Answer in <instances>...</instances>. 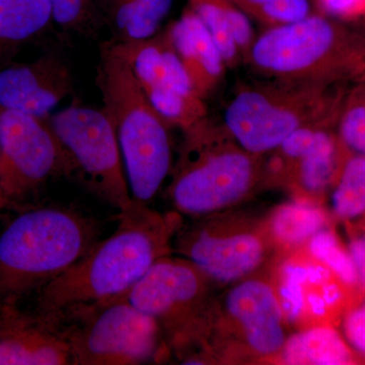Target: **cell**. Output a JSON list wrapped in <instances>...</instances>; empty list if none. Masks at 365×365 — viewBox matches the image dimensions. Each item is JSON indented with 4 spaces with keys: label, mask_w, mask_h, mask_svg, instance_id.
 Wrapping results in <instances>:
<instances>
[{
    "label": "cell",
    "mask_w": 365,
    "mask_h": 365,
    "mask_svg": "<svg viewBox=\"0 0 365 365\" xmlns=\"http://www.w3.org/2000/svg\"><path fill=\"white\" fill-rule=\"evenodd\" d=\"M181 227L178 213L160 215L133 200L119 211L116 230L109 237L96 242L78 263L41 288L40 318L51 321L121 297L158 259L170 254Z\"/></svg>",
    "instance_id": "obj_1"
},
{
    "label": "cell",
    "mask_w": 365,
    "mask_h": 365,
    "mask_svg": "<svg viewBox=\"0 0 365 365\" xmlns=\"http://www.w3.org/2000/svg\"><path fill=\"white\" fill-rule=\"evenodd\" d=\"M96 81L102 110L116 133L132 199L148 203L172 170L170 127L151 106L130 66L110 41L101 44Z\"/></svg>",
    "instance_id": "obj_2"
},
{
    "label": "cell",
    "mask_w": 365,
    "mask_h": 365,
    "mask_svg": "<svg viewBox=\"0 0 365 365\" xmlns=\"http://www.w3.org/2000/svg\"><path fill=\"white\" fill-rule=\"evenodd\" d=\"M96 223L71 209L25 211L0 235V307L66 273L96 244Z\"/></svg>",
    "instance_id": "obj_3"
},
{
    "label": "cell",
    "mask_w": 365,
    "mask_h": 365,
    "mask_svg": "<svg viewBox=\"0 0 365 365\" xmlns=\"http://www.w3.org/2000/svg\"><path fill=\"white\" fill-rule=\"evenodd\" d=\"M245 62L266 78L341 85L364 78L365 45L340 21L311 14L256 36Z\"/></svg>",
    "instance_id": "obj_4"
},
{
    "label": "cell",
    "mask_w": 365,
    "mask_h": 365,
    "mask_svg": "<svg viewBox=\"0 0 365 365\" xmlns=\"http://www.w3.org/2000/svg\"><path fill=\"white\" fill-rule=\"evenodd\" d=\"M168 188L182 215H216L249 195L263 174L259 155L245 150L222 122L208 116L187 130Z\"/></svg>",
    "instance_id": "obj_5"
},
{
    "label": "cell",
    "mask_w": 365,
    "mask_h": 365,
    "mask_svg": "<svg viewBox=\"0 0 365 365\" xmlns=\"http://www.w3.org/2000/svg\"><path fill=\"white\" fill-rule=\"evenodd\" d=\"M337 85L266 78L237 86L222 123L245 150L263 157L302 127L339 119Z\"/></svg>",
    "instance_id": "obj_6"
},
{
    "label": "cell",
    "mask_w": 365,
    "mask_h": 365,
    "mask_svg": "<svg viewBox=\"0 0 365 365\" xmlns=\"http://www.w3.org/2000/svg\"><path fill=\"white\" fill-rule=\"evenodd\" d=\"M71 319L61 330L73 364L136 365L155 357L162 327L122 297L67 312L50 323Z\"/></svg>",
    "instance_id": "obj_7"
},
{
    "label": "cell",
    "mask_w": 365,
    "mask_h": 365,
    "mask_svg": "<svg viewBox=\"0 0 365 365\" xmlns=\"http://www.w3.org/2000/svg\"><path fill=\"white\" fill-rule=\"evenodd\" d=\"M71 160V178L122 211L132 202L121 150L102 109L74 102L48 118Z\"/></svg>",
    "instance_id": "obj_8"
},
{
    "label": "cell",
    "mask_w": 365,
    "mask_h": 365,
    "mask_svg": "<svg viewBox=\"0 0 365 365\" xmlns=\"http://www.w3.org/2000/svg\"><path fill=\"white\" fill-rule=\"evenodd\" d=\"M209 281L192 262L168 255L119 297L155 319L176 347H186L195 341L207 318Z\"/></svg>",
    "instance_id": "obj_9"
},
{
    "label": "cell",
    "mask_w": 365,
    "mask_h": 365,
    "mask_svg": "<svg viewBox=\"0 0 365 365\" xmlns=\"http://www.w3.org/2000/svg\"><path fill=\"white\" fill-rule=\"evenodd\" d=\"M71 174L48 118L0 110V188L9 204L25 200L51 178Z\"/></svg>",
    "instance_id": "obj_10"
},
{
    "label": "cell",
    "mask_w": 365,
    "mask_h": 365,
    "mask_svg": "<svg viewBox=\"0 0 365 365\" xmlns=\"http://www.w3.org/2000/svg\"><path fill=\"white\" fill-rule=\"evenodd\" d=\"M109 41L126 60L144 95L170 127L185 131L208 116L205 100L192 85L167 28L145 40Z\"/></svg>",
    "instance_id": "obj_11"
},
{
    "label": "cell",
    "mask_w": 365,
    "mask_h": 365,
    "mask_svg": "<svg viewBox=\"0 0 365 365\" xmlns=\"http://www.w3.org/2000/svg\"><path fill=\"white\" fill-rule=\"evenodd\" d=\"M175 237V251L209 279L222 284L247 277L265 257V244L259 232L248 228L227 232V225L215 215L203 216L189 227L182 225Z\"/></svg>",
    "instance_id": "obj_12"
},
{
    "label": "cell",
    "mask_w": 365,
    "mask_h": 365,
    "mask_svg": "<svg viewBox=\"0 0 365 365\" xmlns=\"http://www.w3.org/2000/svg\"><path fill=\"white\" fill-rule=\"evenodd\" d=\"M337 120L302 127L273 150L262 177L285 182L309 195L325 191L339 173V135L332 131Z\"/></svg>",
    "instance_id": "obj_13"
},
{
    "label": "cell",
    "mask_w": 365,
    "mask_h": 365,
    "mask_svg": "<svg viewBox=\"0 0 365 365\" xmlns=\"http://www.w3.org/2000/svg\"><path fill=\"white\" fill-rule=\"evenodd\" d=\"M74 91L73 76L63 59L45 55L28 66L0 71V108L48 118Z\"/></svg>",
    "instance_id": "obj_14"
},
{
    "label": "cell",
    "mask_w": 365,
    "mask_h": 365,
    "mask_svg": "<svg viewBox=\"0 0 365 365\" xmlns=\"http://www.w3.org/2000/svg\"><path fill=\"white\" fill-rule=\"evenodd\" d=\"M225 313L241 329L245 342L260 356L277 354L284 346L282 307L279 297L260 279L239 281L228 292Z\"/></svg>",
    "instance_id": "obj_15"
},
{
    "label": "cell",
    "mask_w": 365,
    "mask_h": 365,
    "mask_svg": "<svg viewBox=\"0 0 365 365\" xmlns=\"http://www.w3.org/2000/svg\"><path fill=\"white\" fill-rule=\"evenodd\" d=\"M0 309V365L72 364L71 347L56 327L26 319L16 307Z\"/></svg>",
    "instance_id": "obj_16"
},
{
    "label": "cell",
    "mask_w": 365,
    "mask_h": 365,
    "mask_svg": "<svg viewBox=\"0 0 365 365\" xmlns=\"http://www.w3.org/2000/svg\"><path fill=\"white\" fill-rule=\"evenodd\" d=\"M167 30L196 93L205 100L222 83L227 71L217 45L202 21L188 6Z\"/></svg>",
    "instance_id": "obj_17"
},
{
    "label": "cell",
    "mask_w": 365,
    "mask_h": 365,
    "mask_svg": "<svg viewBox=\"0 0 365 365\" xmlns=\"http://www.w3.org/2000/svg\"><path fill=\"white\" fill-rule=\"evenodd\" d=\"M222 53L227 68L246 60L256 35L251 19L232 0H187Z\"/></svg>",
    "instance_id": "obj_18"
},
{
    "label": "cell",
    "mask_w": 365,
    "mask_h": 365,
    "mask_svg": "<svg viewBox=\"0 0 365 365\" xmlns=\"http://www.w3.org/2000/svg\"><path fill=\"white\" fill-rule=\"evenodd\" d=\"M173 0H105V26L114 42L148 39L160 32Z\"/></svg>",
    "instance_id": "obj_19"
},
{
    "label": "cell",
    "mask_w": 365,
    "mask_h": 365,
    "mask_svg": "<svg viewBox=\"0 0 365 365\" xmlns=\"http://www.w3.org/2000/svg\"><path fill=\"white\" fill-rule=\"evenodd\" d=\"M280 353L285 364L343 365L352 361L339 334L326 327L295 334L285 341Z\"/></svg>",
    "instance_id": "obj_20"
},
{
    "label": "cell",
    "mask_w": 365,
    "mask_h": 365,
    "mask_svg": "<svg viewBox=\"0 0 365 365\" xmlns=\"http://www.w3.org/2000/svg\"><path fill=\"white\" fill-rule=\"evenodd\" d=\"M52 23L51 0H0V44L33 39Z\"/></svg>",
    "instance_id": "obj_21"
},
{
    "label": "cell",
    "mask_w": 365,
    "mask_h": 365,
    "mask_svg": "<svg viewBox=\"0 0 365 365\" xmlns=\"http://www.w3.org/2000/svg\"><path fill=\"white\" fill-rule=\"evenodd\" d=\"M326 222L325 213L321 209L304 201H294L274 211L269 228L281 244L297 246L324 230Z\"/></svg>",
    "instance_id": "obj_22"
},
{
    "label": "cell",
    "mask_w": 365,
    "mask_h": 365,
    "mask_svg": "<svg viewBox=\"0 0 365 365\" xmlns=\"http://www.w3.org/2000/svg\"><path fill=\"white\" fill-rule=\"evenodd\" d=\"M52 21L63 33L97 37L105 26V0H51Z\"/></svg>",
    "instance_id": "obj_23"
},
{
    "label": "cell",
    "mask_w": 365,
    "mask_h": 365,
    "mask_svg": "<svg viewBox=\"0 0 365 365\" xmlns=\"http://www.w3.org/2000/svg\"><path fill=\"white\" fill-rule=\"evenodd\" d=\"M333 207L343 218L356 217L365 212V155L346 160L333 194Z\"/></svg>",
    "instance_id": "obj_24"
},
{
    "label": "cell",
    "mask_w": 365,
    "mask_h": 365,
    "mask_svg": "<svg viewBox=\"0 0 365 365\" xmlns=\"http://www.w3.org/2000/svg\"><path fill=\"white\" fill-rule=\"evenodd\" d=\"M337 125L346 148L365 155V76L346 93Z\"/></svg>",
    "instance_id": "obj_25"
},
{
    "label": "cell",
    "mask_w": 365,
    "mask_h": 365,
    "mask_svg": "<svg viewBox=\"0 0 365 365\" xmlns=\"http://www.w3.org/2000/svg\"><path fill=\"white\" fill-rule=\"evenodd\" d=\"M250 19L266 28L294 23L311 11L309 0H232Z\"/></svg>",
    "instance_id": "obj_26"
},
{
    "label": "cell",
    "mask_w": 365,
    "mask_h": 365,
    "mask_svg": "<svg viewBox=\"0 0 365 365\" xmlns=\"http://www.w3.org/2000/svg\"><path fill=\"white\" fill-rule=\"evenodd\" d=\"M309 251L316 260L321 262L346 283L357 281L356 270L349 254L341 248L335 235L330 230H319L309 241Z\"/></svg>",
    "instance_id": "obj_27"
},
{
    "label": "cell",
    "mask_w": 365,
    "mask_h": 365,
    "mask_svg": "<svg viewBox=\"0 0 365 365\" xmlns=\"http://www.w3.org/2000/svg\"><path fill=\"white\" fill-rule=\"evenodd\" d=\"M319 13L337 21L365 18V0H314Z\"/></svg>",
    "instance_id": "obj_28"
},
{
    "label": "cell",
    "mask_w": 365,
    "mask_h": 365,
    "mask_svg": "<svg viewBox=\"0 0 365 365\" xmlns=\"http://www.w3.org/2000/svg\"><path fill=\"white\" fill-rule=\"evenodd\" d=\"M344 328L350 344L365 355V302L348 316Z\"/></svg>",
    "instance_id": "obj_29"
},
{
    "label": "cell",
    "mask_w": 365,
    "mask_h": 365,
    "mask_svg": "<svg viewBox=\"0 0 365 365\" xmlns=\"http://www.w3.org/2000/svg\"><path fill=\"white\" fill-rule=\"evenodd\" d=\"M349 255L357 274V281L365 287V237L350 244Z\"/></svg>",
    "instance_id": "obj_30"
},
{
    "label": "cell",
    "mask_w": 365,
    "mask_h": 365,
    "mask_svg": "<svg viewBox=\"0 0 365 365\" xmlns=\"http://www.w3.org/2000/svg\"><path fill=\"white\" fill-rule=\"evenodd\" d=\"M7 205H9V202H7L6 197L4 196L1 188H0V211H1L2 209L6 208Z\"/></svg>",
    "instance_id": "obj_31"
},
{
    "label": "cell",
    "mask_w": 365,
    "mask_h": 365,
    "mask_svg": "<svg viewBox=\"0 0 365 365\" xmlns=\"http://www.w3.org/2000/svg\"><path fill=\"white\" fill-rule=\"evenodd\" d=\"M362 37H364V45H365V32H364V34H362Z\"/></svg>",
    "instance_id": "obj_32"
}]
</instances>
